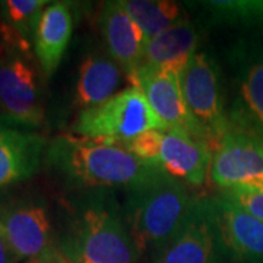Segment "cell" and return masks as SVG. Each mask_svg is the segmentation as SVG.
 Returning a JSON list of instances; mask_svg holds the SVG:
<instances>
[{
  "instance_id": "1",
  "label": "cell",
  "mask_w": 263,
  "mask_h": 263,
  "mask_svg": "<svg viewBox=\"0 0 263 263\" xmlns=\"http://www.w3.org/2000/svg\"><path fill=\"white\" fill-rule=\"evenodd\" d=\"M50 165L79 187H142L165 173L148 164L124 143L62 135L46 149Z\"/></svg>"
},
{
  "instance_id": "4",
  "label": "cell",
  "mask_w": 263,
  "mask_h": 263,
  "mask_svg": "<svg viewBox=\"0 0 263 263\" xmlns=\"http://www.w3.org/2000/svg\"><path fill=\"white\" fill-rule=\"evenodd\" d=\"M151 130H167V127L135 85L104 103L81 110L73 124L78 136L120 143Z\"/></svg>"
},
{
  "instance_id": "5",
  "label": "cell",
  "mask_w": 263,
  "mask_h": 263,
  "mask_svg": "<svg viewBox=\"0 0 263 263\" xmlns=\"http://www.w3.org/2000/svg\"><path fill=\"white\" fill-rule=\"evenodd\" d=\"M66 254L72 263H136L141 256L124 221L103 205L78 218Z\"/></svg>"
},
{
  "instance_id": "9",
  "label": "cell",
  "mask_w": 263,
  "mask_h": 263,
  "mask_svg": "<svg viewBox=\"0 0 263 263\" xmlns=\"http://www.w3.org/2000/svg\"><path fill=\"white\" fill-rule=\"evenodd\" d=\"M209 174L222 192L263 189V145L230 130L214 151Z\"/></svg>"
},
{
  "instance_id": "19",
  "label": "cell",
  "mask_w": 263,
  "mask_h": 263,
  "mask_svg": "<svg viewBox=\"0 0 263 263\" xmlns=\"http://www.w3.org/2000/svg\"><path fill=\"white\" fill-rule=\"evenodd\" d=\"M48 6L47 0H6L0 3L2 34L3 40L12 41L29 50L34 43L38 21L43 10Z\"/></svg>"
},
{
  "instance_id": "15",
  "label": "cell",
  "mask_w": 263,
  "mask_h": 263,
  "mask_svg": "<svg viewBox=\"0 0 263 263\" xmlns=\"http://www.w3.org/2000/svg\"><path fill=\"white\" fill-rule=\"evenodd\" d=\"M73 32V15L65 2H53L43 10L34 35V53L46 78L60 65Z\"/></svg>"
},
{
  "instance_id": "13",
  "label": "cell",
  "mask_w": 263,
  "mask_h": 263,
  "mask_svg": "<svg viewBox=\"0 0 263 263\" xmlns=\"http://www.w3.org/2000/svg\"><path fill=\"white\" fill-rule=\"evenodd\" d=\"M108 56L124 70L129 79L139 69L145 54L146 38L127 13L123 2H108L98 18Z\"/></svg>"
},
{
  "instance_id": "16",
  "label": "cell",
  "mask_w": 263,
  "mask_h": 263,
  "mask_svg": "<svg viewBox=\"0 0 263 263\" xmlns=\"http://www.w3.org/2000/svg\"><path fill=\"white\" fill-rule=\"evenodd\" d=\"M199 40L196 25L189 19H181L179 24L146 43L141 66L168 70L180 76L190 59L197 53Z\"/></svg>"
},
{
  "instance_id": "21",
  "label": "cell",
  "mask_w": 263,
  "mask_h": 263,
  "mask_svg": "<svg viewBox=\"0 0 263 263\" xmlns=\"http://www.w3.org/2000/svg\"><path fill=\"white\" fill-rule=\"evenodd\" d=\"M211 16L227 24L257 27L263 31V0L253 2H203Z\"/></svg>"
},
{
  "instance_id": "3",
  "label": "cell",
  "mask_w": 263,
  "mask_h": 263,
  "mask_svg": "<svg viewBox=\"0 0 263 263\" xmlns=\"http://www.w3.org/2000/svg\"><path fill=\"white\" fill-rule=\"evenodd\" d=\"M44 76L29 50L3 40L0 44V117L22 127L44 123ZM46 78V76H44Z\"/></svg>"
},
{
  "instance_id": "20",
  "label": "cell",
  "mask_w": 263,
  "mask_h": 263,
  "mask_svg": "<svg viewBox=\"0 0 263 263\" xmlns=\"http://www.w3.org/2000/svg\"><path fill=\"white\" fill-rule=\"evenodd\" d=\"M123 5L145 34L146 43L181 21V6L173 0H124Z\"/></svg>"
},
{
  "instance_id": "10",
  "label": "cell",
  "mask_w": 263,
  "mask_h": 263,
  "mask_svg": "<svg viewBox=\"0 0 263 263\" xmlns=\"http://www.w3.org/2000/svg\"><path fill=\"white\" fill-rule=\"evenodd\" d=\"M130 85L138 86L143 92L152 110L165 124L167 130L186 132L206 142L202 129L189 113L179 75L168 70L141 66L132 76Z\"/></svg>"
},
{
  "instance_id": "11",
  "label": "cell",
  "mask_w": 263,
  "mask_h": 263,
  "mask_svg": "<svg viewBox=\"0 0 263 263\" xmlns=\"http://www.w3.org/2000/svg\"><path fill=\"white\" fill-rule=\"evenodd\" d=\"M0 238L15 259H32L47 253L51 226L43 206L19 203L0 208Z\"/></svg>"
},
{
  "instance_id": "23",
  "label": "cell",
  "mask_w": 263,
  "mask_h": 263,
  "mask_svg": "<svg viewBox=\"0 0 263 263\" xmlns=\"http://www.w3.org/2000/svg\"><path fill=\"white\" fill-rule=\"evenodd\" d=\"M222 195L263 222V189L227 190Z\"/></svg>"
},
{
  "instance_id": "6",
  "label": "cell",
  "mask_w": 263,
  "mask_h": 263,
  "mask_svg": "<svg viewBox=\"0 0 263 263\" xmlns=\"http://www.w3.org/2000/svg\"><path fill=\"white\" fill-rule=\"evenodd\" d=\"M233 86L227 117L231 130L263 145V34L233 53Z\"/></svg>"
},
{
  "instance_id": "14",
  "label": "cell",
  "mask_w": 263,
  "mask_h": 263,
  "mask_svg": "<svg viewBox=\"0 0 263 263\" xmlns=\"http://www.w3.org/2000/svg\"><path fill=\"white\" fill-rule=\"evenodd\" d=\"M46 145L41 135L24 130L0 117V187L35 174Z\"/></svg>"
},
{
  "instance_id": "24",
  "label": "cell",
  "mask_w": 263,
  "mask_h": 263,
  "mask_svg": "<svg viewBox=\"0 0 263 263\" xmlns=\"http://www.w3.org/2000/svg\"><path fill=\"white\" fill-rule=\"evenodd\" d=\"M12 257H15L6 243L0 238V263H12Z\"/></svg>"
},
{
  "instance_id": "2",
  "label": "cell",
  "mask_w": 263,
  "mask_h": 263,
  "mask_svg": "<svg viewBox=\"0 0 263 263\" xmlns=\"http://www.w3.org/2000/svg\"><path fill=\"white\" fill-rule=\"evenodd\" d=\"M130 193L129 230L139 254L158 253L187 227L199 208L186 184L168 174Z\"/></svg>"
},
{
  "instance_id": "7",
  "label": "cell",
  "mask_w": 263,
  "mask_h": 263,
  "mask_svg": "<svg viewBox=\"0 0 263 263\" xmlns=\"http://www.w3.org/2000/svg\"><path fill=\"white\" fill-rule=\"evenodd\" d=\"M180 85L189 113L202 129L214 152L231 130L214 57L206 51H197L180 75Z\"/></svg>"
},
{
  "instance_id": "8",
  "label": "cell",
  "mask_w": 263,
  "mask_h": 263,
  "mask_svg": "<svg viewBox=\"0 0 263 263\" xmlns=\"http://www.w3.org/2000/svg\"><path fill=\"white\" fill-rule=\"evenodd\" d=\"M216 250L231 263H263V222L221 195L202 202Z\"/></svg>"
},
{
  "instance_id": "17",
  "label": "cell",
  "mask_w": 263,
  "mask_h": 263,
  "mask_svg": "<svg viewBox=\"0 0 263 263\" xmlns=\"http://www.w3.org/2000/svg\"><path fill=\"white\" fill-rule=\"evenodd\" d=\"M127 75L110 56L91 53L79 67L75 103L82 110L94 107L119 94ZM129 79V78H127Z\"/></svg>"
},
{
  "instance_id": "22",
  "label": "cell",
  "mask_w": 263,
  "mask_h": 263,
  "mask_svg": "<svg viewBox=\"0 0 263 263\" xmlns=\"http://www.w3.org/2000/svg\"><path fill=\"white\" fill-rule=\"evenodd\" d=\"M162 132L164 130L146 132V133H143V135L135 138V139H132V141L126 142L124 145L138 158H141L142 161H145L148 164L157 165L158 154H160Z\"/></svg>"
},
{
  "instance_id": "18",
  "label": "cell",
  "mask_w": 263,
  "mask_h": 263,
  "mask_svg": "<svg viewBox=\"0 0 263 263\" xmlns=\"http://www.w3.org/2000/svg\"><path fill=\"white\" fill-rule=\"evenodd\" d=\"M216 246L214 233L199 202L196 214L171 243L155 254L154 263H214Z\"/></svg>"
},
{
  "instance_id": "12",
  "label": "cell",
  "mask_w": 263,
  "mask_h": 263,
  "mask_svg": "<svg viewBox=\"0 0 263 263\" xmlns=\"http://www.w3.org/2000/svg\"><path fill=\"white\" fill-rule=\"evenodd\" d=\"M214 152L206 142L186 132L164 130L157 165L184 184L200 186L211 170Z\"/></svg>"
}]
</instances>
